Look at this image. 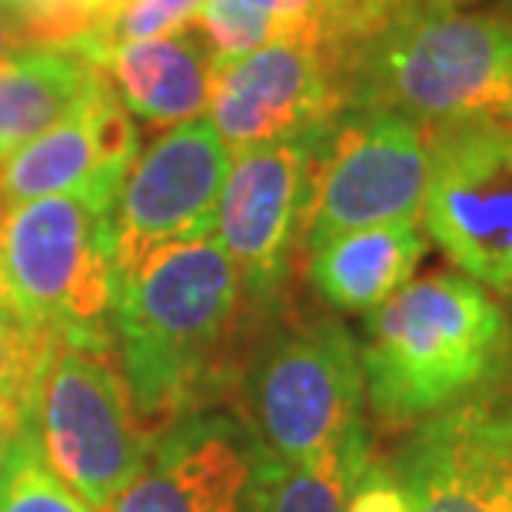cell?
<instances>
[{
    "mask_svg": "<svg viewBox=\"0 0 512 512\" xmlns=\"http://www.w3.org/2000/svg\"><path fill=\"white\" fill-rule=\"evenodd\" d=\"M203 0H120L107 14L97 17L94 34L84 37V44L100 64L114 54L120 44H133V40L167 37L177 30L190 27L197 20Z\"/></svg>",
    "mask_w": 512,
    "mask_h": 512,
    "instance_id": "d6986e66",
    "label": "cell"
},
{
    "mask_svg": "<svg viewBox=\"0 0 512 512\" xmlns=\"http://www.w3.org/2000/svg\"><path fill=\"white\" fill-rule=\"evenodd\" d=\"M114 200L57 193L0 210V306L44 330L97 326L114 306Z\"/></svg>",
    "mask_w": 512,
    "mask_h": 512,
    "instance_id": "8992f818",
    "label": "cell"
},
{
    "mask_svg": "<svg viewBox=\"0 0 512 512\" xmlns=\"http://www.w3.org/2000/svg\"><path fill=\"white\" fill-rule=\"evenodd\" d=\"M230 160L210 117L167 127L137 153L110 210L117 283L167 243L210 237Z\"/></svg>",
    "mask_w": 512,
    "mask_h": 512,
    "instance_id": "30bf717a",
    "label": "cell"
},
{
    "mask_svg": "<svg viewBox=\"0 0 512 512\" xmlns=\"http://www.w3.org/2000/svg\"><path fill=\"white\" fill-rule=\"evenodd\" d=\"M243 300L237 266L213 233L167 243L117 283L110 333L150 443L187 423L223 380Z\"/></svg>",
    "mask_w": 512,
    "mask_h": 512,
    "instance_id": "6da1fadb",
    "label": "cell"
},
{
    "mask_svg": "<svg viewBox=\"0 0 512 512\" xmlns=\"http://www.w3.org/2000/svg\"><path fill=\"white\" fill-rule=\"evenodd\" d=\"M350 107L419 127L512 124V17L466 0H413L350 60Z\"/></svg>",
    "mask_w": 512,
    "mask_h": 512,
    "instance_id": "3957f363",
    "label": "cell"
},
{
    "mask_svg": "<svg viewBox=\"0 0 512 512\" xmlns=\"http://www.w3.org/2000/svg\"><path fill=\"white\" fill-rule=\"evenodd\" d=\"M346 512H416L399 479L383 466H366L363 476L350 489Z\"/></svg>",
    "mask_w": 512,
    "mask_h": 512,
    "instance_id": "7402d4cb",
    "label": "cell"
},
{
    "mask_svg": "<svg viewBox=\"0 0 512 512\" xmlns=\"http://www.w3.org/2000/svg\"><path fill=\"white\" fill-rule=\"evenodd\" d=\"M207 107L230 157L310 137L350 107L346 67L310 37H273L250 54L213 64Z\"/></svg>",
    "mask_w": 512,
    "mask_h": 512,
    "instance_id": "9c48e42d",
    "label": "cell"
},
{
    "mask_svg": "<svg viewBox=\"0 0 512 512\" xmlns=\"http://www.w3.org/2000/svg\"><path fill=\"white\" fill-rule=\"evenodd\" d=\"M493 512H512V409H493V453H489Z\"/></svg>",
    "mask_w": 512,
    "mask_h": 512,
    "instance_id": "603a6c76",
    "label": "cell"
},
{
    "mask_svg": "<svg viewBox=\"0 0 512 512\" xmlns=\"http://www.w3.org/2000/svg\"><path fill=\"white\" fill-rule=\"evenodd\" d=\"M493 409L483 396L459 403L429 416L399 449L393 476L416 512H493Z\"/></svg>",
    "mask_w": 512,
    "mask_h": 512,
    "instance_id": "4fadbf2b",
    "label": "cell"
},
{
    "mask_svg": "<svg viewBox=\"0 0 512 512\" xmlns=\"http://www.w3.org/2000/svg\"><path fill=\"white\" fill-rule=\"evenodd\" d=\"M360 476L346 469L283 463L256 446L253 512H346L350 489Z\"/></svg>",
    "mask_w": 512,
    "mask_h": 512,
    "instance_id": "ac0fdd59",
    "label": "cell"
},
{
    "mask_svg": "<svg viewBox=\"0 0 512 512\" xmlns=\"http://www.w3.org/2000/svg\"><path fill=\"white\" fill-rule=\"evenodd\" d=\"M320 133L263 143L230 160L213 217V240L237 266L243 293L256 303L276 296L290 250L303 233L310 157Z\"/></svg>",
    "mask_w": 512,
    "mask_h": 512,
    "instance_id": "8fae6325",
    "label": "cell"
},
{
    "mask_svg": "<svg viewBox=\"0 0 512 512\" xmlns=\"http://www.w3.org/2000/svg\"><path fill=\"white\" fill-rule=\"evenodd\" d=\"M413 0H353V34H356V50L370 40L376 30L386 27L399 10Z\"/></svg>",
    "mask_w": 512,
    "mask_h": 512,
    "instance_id": "d4e9b609",
    "label": "cell"
},
{
    "mask_svg": "<svg viewBox=\"0 0 512 512\" xmlns=\"http://www.w3.org/2000/svg\"><path fill=\"white\" fill-rule=\"evenodd\" d=\"M4 4H7V7H10V4H14V0H4Z\"/></svg>",
    "mask_w": 512,
    "mask_h": 512,
    "instance_id": "83f0119b",
    "label": "cell"
},
{
    "mask_svg": "<svg viewBox=\"0 0 512 512\" xmlns=\"http://www.w3.org/2000/svg\"><path fill=\"white\" fill-rule=\"evenodd\" d=\"M426 240L413 220L346 230L310 247V283L343 313H373L413 280Z\"/></svg>",
    "mask_w": 512,
    "mask_h": 512,
    "instance_id": "2e32d148",
    "label": "cell"
},
{
    "mask_svg": "<svg viewBox=\"0 0 512 512\" xmlns=\"http://www.w3.org/2000/svg\"><path fill=\"white\" fill-rule=\"evenodd\" d=\"M54 336L57 330L34 326L0 306V399H14L34 409L37 383Z\"/></svg>",
    "mask_w": 512,
    "mask_h": 512,
    "instance_id": "ffe728a7",
    "label": "cell"
},
{
    "mask_svg": "<svg viewBox=\"0 0 512 512\" xmlns=\"http://www.w3.org/2000/svg\"><path fill=\"white\" fill-rule=\"evenodd\" d=\"M0 512H90L40 459L34 429L24 436L0 486Z\"/></svg>",
    "mask_w": 512,
    "mask_h": 512,
    "instance_id": "44dd1931",
    "label": "cell"
},
{
    "mask_svg": "<svg viewBox=\"0 0 512 512\" xmlns=\"http://www.w3.org/2000/svg\"><path fill=\"white\" fill-rule=\"evenodd\" d=\"M127 170L104 157L80 104L77 114L27 140L0 160V210L57 193H104L117 200Z\"/></svg>",
    "mask_w": 512,
    "mask_h": 512,
    "instance_id": "e0dca14e",
    "label": "cell"
},
{
    "mask_svg": "<svg viewBox=\"0 0 512 512\" xmlns=\"http://www.w3.org/2000/svg\"><path fill=\"white\" fill-rule=\"evenodd\" d=\"M363 399L360 346L330 320L276 336L250 373V409L263 449L296 466L360 476L370 466Z\"/></svg>",
    "mask_w": 512,
    "mask_h": 512,
    "instance_id": "5b68a950",
    "label": "cell"
},
{
    "mask_svg": "<svg viewBox=\"0 0 512 512\" xmlns=\"http://www.w3.org/2000/svg\"><path fill=\"white\" fill-rule=\"evenodd\" d=\"M104 70L84 44H24L0 54V160L77 114Z\"/></svg>",
    "mask_w": 512,
    "mask_h": 512,
    "instance_id": "9a60e30c",
    "label": "cell"
},
{
    "mask_svg": "<svg viewBox=\"0 0 512 512\" xmlns=\"http://www.w3.org/2000/svg\"><path fill=\"white\" fill-rule=\"evenodd\" d=\"M256 446L227 419H187L153 443L110 512H253Z\"/></svg>",
    "mask_w": 512,
    "mask_h": 512,
    "instance_id": "7c38bea8",
    "label": "cell"
},
{
    "mask_svg": "<svg viewBox=\"0 0 512 512\" xmlns=\"http://www.w3.org/2000/svg\"><path fill=\"white\" fill-rule=\"evenodd\" d=\"M87 4H90V7H94V10H97V17H100V14H107V10H110V7H117V4H120V0H87Z\"/></svg>",
    "mask_w": 512,
    "mask_h": 512,
    "instance_id": "4316f807",
    "label": "cell"
},
{
    "mask_svg": "<svg viewBox=\"0 0 512 512\" xmlns=\"http://www.w3.org/2000/svg\"><path fill=\"white\" fill-rule=\"evenodd\" d=\"M30 429H34V409L14 403V399H0V486H4L10 463Z\"/></svg>",
    "mask_w": 512,
    "mask_h": 512,
    "instance_id": "cb8c5ba5",
    "label": "cell"
},
{
    "mask_svg": "<svg viewBox=\"0 0 512 512\" xmlns=\"http://www.w3.org/2000/svg\"><path fill=\"white\" fill-rule=\"evenodd\" d=\"M512 323L496 296L463 273L409 280L366 316V403L406 426L483 396L503 376Z\"/></svg>",
    "mask_w": 512,
    "mask_h": 512,
    "instance_id": "7a4b0ae2",
    "label": "cell"
},
{
    "mask_svg": "<svg viewBox=\"0 0 512 512\" xmlns=\"http://www.w3.org/2000/svg\"><path fill=\"white\" fill-rule=\"evenodd\" d=\"M423 227L459 273L512 293V124L429 130Z\"/></svg>",
    "mask_w": 512,
    "mask_h": 512,
    "instance_id": "ba28073f",
    "label": "cell"
},
{
    "mask_svg": "<svg viewBox=\"0 0 512 512\" xmlns=\"http://www.w3.org/2000/svg\"><path fill=\"white\" fill-rule=\"evenodd\" d=\"M429 130L393 110H343L313 143L303 243L346 230L409 223L423 213Z\"/></svg>",
    "mask_w": 512,
    "mask_h": 512,
    "instance_id": "52a82bcc",
    "label": "cell"
},
{
    "mask_svg": "<svg viewBox=\"0 0 512 512\" xmlns=\"http://www.w3.org/2000/svg\"><path fill=\"white\" fill-rule=\"evenodd\" d=\"M213 64L217 54L193 24L167 37L120 44L107 57L124 107L153 127L187 124L207 110Z\"/></svg>",
    "mask_w": 512,
    "mask_h": 512,
    "instance_id": "5bb4252c",
    "label": "cell"
},
{
    "mask_svg": "<svg viewBox=\"0 0 512 512\" xmlns=\"http://www.w3.org/2000/svg\"><path fill=\"white\" fill-rule=\"evenodd\" d=\"M24 47V37H20V27H17V17L4 0H0V54L7 50H17Z\"/></svg>",
    "mask_w": 512,
    "mask_h": 512,
    "instance_id": "484cf974",
    "label": "cell"
},
{
    "mask_svg": "<svg viewBox=\"0 0 512 512\" xmlns=\"http://www.w3.org/2000/svg\"><path fill=\"white\" fill-rule=\"evenodd\" d=\"M34 436L44 466L90 512H110L143 473L153 443L104 323L57 330L34 396Z\"/></svg>",
    "mask_w": 512,
    "mask_h": 512,
    "instance_id": "277c9868",
    "label": "cell"
}]
</instances>
